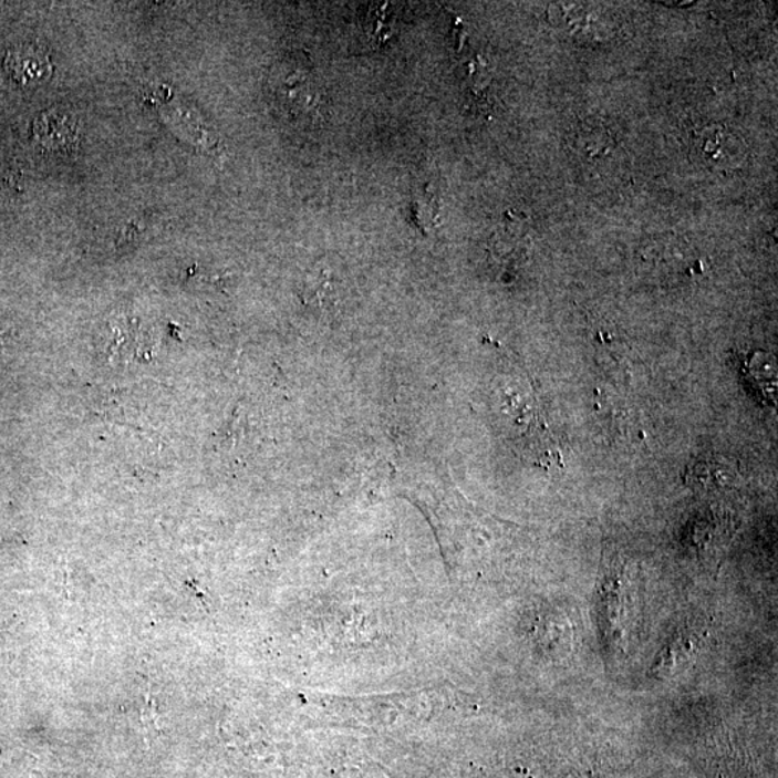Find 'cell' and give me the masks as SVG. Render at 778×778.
<instances>
[{
    "label": "cell",
    "mask_w": 778,
    "mask_h": 778,
    "mask_svg": "<svg viewBox=\"0 0 778 778\" xmlns=\"http://www.w3.org/2000/svg\"><path fill=\"white\" fill-rule=\"evenodd\" d=\"M280 97L291 116L305 122L321 118L323 95L321 84L314 75L312 65L305 61L290 62L281 81Z\"/></svg>",
    "instance_id": "6da1fadb"
},
{
    "label": "cell",
    "mask_w": 778,
    "mask_h": 778,
    "mask_svg": "<svg viewBox=\"0 0 778 778\" xmlns=\"http://www.w3.org/2000/svg\"><path fill=\"white\" fill-rule=\"evenodd\" d=\"M33 135L42 146L62 149V147L73 145L75 123L70 121L65 114L48 112L35 122Z\"/></svg>",
    "instance_id": "8992f818"
},
{
    "label": "cell",
    "mask_w": 778,
    "mask_h": 778,
    "mask_svg": "<svg viewBox=\"0 0 778 778\" xmlns=\"http://www.w3.org/2000/svg\"><path fill=\"white\" fill-rule=\"evenodd\" d=\"M4 70L15 83L28 87L44 83L52 74L48 52L38 44H22L8 51Z\"/></svg>",
    "instance_id": "3957f363"
},
{
    "label": "cell",
    "mask_w": 778,
    "mask_h": 778,
    "mask_svg": "<svg viewBox=\"0 0 778 778\" xmlns=\"http://www.w3.org/2000/svg\"><path fill=\"white\" fill-rule=\"evenodd\" d=\"M104 350L110 360L124 362L146 360V356L153 353L151 339L133 322L110 326Z\"/></svg>",
    "instance_id": "277c9868"
},
{
    "label": "cell",
    "mask_w": 778,
    "mask_h": 778,
    "mask_svg": "<svg viewBox=\"0 0 778 778\" xmlns=\"http://www.w3.org/2000/svg\"><path fill=\"white\" fill-rule=\"evenodd\" d=\"M692 151L708 168H735L746 157L743 137L724 124H713L692 133Z\"/></svg>",
    "instance_id": "7a4b0ae2"
},
{
    "label": "cell",
    "mask_w": 778,
    "mask_h": 778,
    "mask_svg": "<svg viewBox=\"0 0 778 778\" xmlns=\"http://www.w3.org/2000/svg\"><path fill=\"white\" fill-rule=\"evenodd\" d=\"M738 479L737 463L724 456H706L687 470L691 488L714 490L732 488Z\"/></svg>",
    "instance_id": "5b68a950"
}]
</instances>
